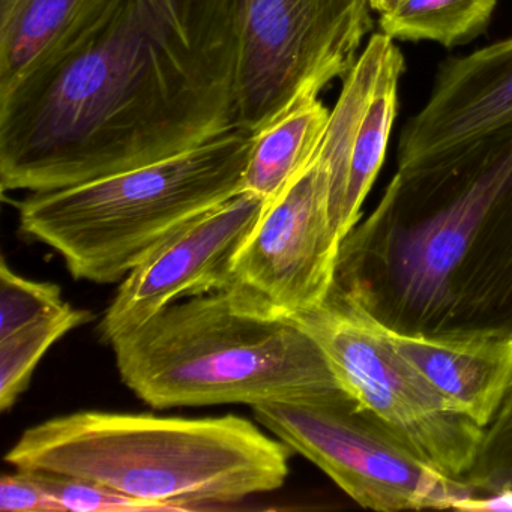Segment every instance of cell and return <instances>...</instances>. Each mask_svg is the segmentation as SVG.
Here are the masks:
<instances>
[{
    "instance_id": "cell-10",
    "label": "cell",
    "mask_w": 512,
    "mask_h": 512,
    "mask_svg": "<svg viewBox=\"0 0 512 512\" xmlns=\"http://www.w3.org/2000/svg\"><path fill=\"white\" fill-rule=\"evenodd\" d=\"M266 206L241 191L164 239L122 280L98 325L100 340L112 343L185 296L223 289Z\"/></svg>"
},
{
    "instance_id": "cell-3",
    "label": "cell",
    "mask_w": 512,
    "mask_h": 512,
    "mask_svg": "<svg viewBox=\"0 0 512 512\" xmlns=\"http://www.w3.org/2000/svg\"><path fill=\"white\" fill-rule=\"evenodd\" d=\"M290 451L235 415L83 410L28 428L5 461L98 482L161 511H188L278 490L289 476Z\"/></svg>"
},
{
    "instance_id": "cell-13",
    "label": "cell",
    "mask_w": 512,
    "mask_h": 512,
    "mask_svg": "<svg viewBox=\"0 0 512 512\" xmlns=\"http://www.w3.org/2000/svg\"><path fill=\"white\" fill-rule=\"evenodd\" d=\"M389 332L403 355L455 410L484 430L512 386V337L431 340Z\"/></svg>"
},
{
    "instance_id": "cell-16",
    "label": "cell",
    "mask_w": 512,
    "mask_h": 512,
    "mask_svg": "<svg viewBox=\"0 0 512 512\" xmlns=\"http://www.w3.org/2000/svg\"><path fill=\"white\" fill-rule=\"evenodd\" d=\"M497 2L499 0H403L394 11L380 16V31L394 41H431L452 49L485 32Z\"/></svg>"
},
{
    "instance_id": "cell-2",
    "label": "cell",
    "mask_w": 512,
    "mask_h": 512,
    "mask_svg": "<svg viewBox=\"0 0 512 512\" xmlns=\"http://www.w3.org/2000/svg\"><path fill=\"white\" fill-rule=\"evenodd\" d=\"M335 284L395 334L512 337V127L398 167Z\"/></svg>"
},
{
    "instance_id": "cell-12",
    "label": "cell",
    "mask_w": 512,
    "mask_h": 512,
    "mask_svg": "<svg viewBox=\"0 0 512 512\" xmlns=\"http://www.w3.org/2000/svg\"><path fill=\"white\" fill-rule=\"evenodd\" d=\"M512 127V37L446 59L398 140V167Z\"/></svg>"
},
{
    "instance_id": "cell-1",
    "label": "cell",
    "mask_w": 512,
    "mask_h": 512,
    "mask_svg": "<svg viewBox=\"0 0 512 512\" xmlns=\"http://www.w3.org/2000/svg\"><path fill=\"white\" fill-rule=\"evenodd\" d=\"M239 0H109L0 97L2 191L43 193L238 130Z\"/></svg>"
},
{
    "instance_id": "cell-23",
    "label": "cell",
    "mask_w": 512,
    "mask_h": 512,
    "mask_svg": "<svg viewBox=\"0 0 512 512\" xmlns=\"http://www.w3.org/2000/svg\"><path fill=\"white\" fill-rule=\"evenodd\" d=\"M367 2L368 5H370L371 11L383 16V14H388L391 13V11H394L395 8L403 2V0H367Z\"/></svg>"
},
{
    "instance_id": "cell-5",
    "label": "cell",
    "mask_w": 512,
    "mask_h": 512,
    "mask_svg": "<svg viewBox=\"0 0 512 512\" xmlns=\"http://www.w3.org/2000/svg\"><path fill=\"white\" fill-rule=\"evenodd\" d=\"M253 133L233 130L197 148L85 184L29 193L20 232L61 254L77 280H124L176 230L242 191Z\"/></svg>"
},
{
    "instance_id": "cell-9",
    "label": "cell",
    "mask_w": 512,
    "mask_h": 512,
    "mask_svg": "<svg viewBox=\"0 0 512 512\" xmlns=\"http://www.w3.org/2000/svg\"><path fill=\"white\" fill-rule=\"evenodd\" d=\"M340 245L329 220L328 178L316 154L266 206L221 292L241 313L293 319L331 292Z\"/></svg>"
},
{
    "instance_id": "cell-8",
    "label": "cell",
    "mask_w": 512,
    "mask_h": 512,
    "mask_svg": "<svg viewBox=\"0 0 512 512\" xmlns=\"http://www.w3.org/2000/svg\"><path fill=\"white\" fill-rule=\"evenodd\" d=\"M373 25L367 0H239L238 130L344 79Z\"/></svg>"
},
{
    "instance_id": "cell-14",
    "label": "cell",
    "mask_w": 512,
    "mask_h": 512,
    "mask_svg": "<svg viewBox=\"0 0 512 512\" xmlns=\"http://www.w3.org/2000/svg\"><path fill=\"white\" fill-rule=\"evenodd\" d=\"M109 0H0V97L52 64Z\"/></svg>"
},
{
    "instance_id": "cell-22",
    "label": "cell",
    "mask_w": 512,
    "mask_h": 512,
    "mask_svg": "<svg viewBox=\"0 0 512 512\" xmlns=\"http://www.w3.org/2000/svg\"><path fill=\"white\" fill-rule=\"evenodd\" d=\"M460 511H512V488L494 496H473Z\"/></svg>"
},
{
    "instance_id": "cell-11",
    "label": "cell",
    "mask_w": 512,
    "mask_h": 512,
    "mask_svg": "<svg viewBox=\"0 0 512 512\" xmlns=\"http://www.w3.org/2000/svg\"><path fill=\"white\" fill-rule=\"evenodd\" d=\"M404 71L394 40L383 32L371 35L329 115L317 158L328 178L329 220L340 242L359 223L385 161Z\"/></svg>"
},
{
    "instance_id": "cell-21",
    "label": "cell",
    "mask_w": 512,
    "mask_h": 512,
    "mask_svg": "<svg viewBox=\"0 0 512 512\" xmlns=\"http://www.w3.org/2000/svg\"><path fill=\"white\" fill-rule=\"evenodd\" d=\"M2 512H65L64 506L41 484L34 472L19 470L0 481Z\"/></svg>"
},
{
    "instance_id": "cell-19",
    "label": "cell",
    "mask_w": 512,
    "mask_h": 512,
    "mask_svg": "<svg viewBox=\"0 0 512 512\" xmlns=\"http://www.w3.org/2000/svg\"><path fill=\"white\" fill-rule=\"evenodd\" d=\"M463 479L478 497L511 490L512 386L493 421L484 428L475 461Z\"/></svg>"
},
{
    "instance_id": "cell-18",
    "label": "cell",
    "mask_w": 512,
    "mask_h": 512,
    "mask_svg": "<svg viewBox=\"0 0 512 512\" xmlns=\"http://www.w3.org/2000/svg\"><path fill=\"white\" fill-rule=\"evenodd\" d=\"M61 287L29 280L0 262V338L67 308Z\"/></svg>"
},
{
    "instance_id": "cell-20",
    "label": "cell",
    "mask_w": 512,
    "mask_h": 512,
    "mask_svg": "<svg viewBox=\"0 0 512 512\" xmlns=\"http://www.w3.org/2000/svg\"><path fill=\"white\" fill-rule=\"evenodd\" d=\"M65 512L161 511L157 505L128 496L98 482L53 473L34 472Z\"/></svg>"
},
{
    "instance_id": "cell-7",
    "label": "cell",
    "mask_w": 512,
    "mask_h": 512,
    "mask_svg": "<svg viewBox=\"0 0 512 512\" xmlns=\"http://www.w3.org/2000/svg\"><path fill=\"white\" fill-rule=\"evenodd\" d=\"M254 418L316 464L350 499L374 511L458 509L475 496L464 479L425 463L346 389L253 407Z\"/></svg>"
},
{
    "instance_id": "cell-6",
    "label": "cell",
    "mask_w": 512,
    "mask_h": 512,
    "mask_svg": "<svg viewBox=\"0 0 512 512\" xmlns=\"http://www.w3.org/2000/svg\"><path fill=\"white\" fill-rule=\"evenodd\" d=\"M319 344L341 386L418 457L463 479L482 430L400 355L388 329L334 283L317 307L293 317Z\"/></svg>"
},
{
    "instance_id": "cell-4",
    "label": "cell",
    "mask_w": 512,
    "mask_h": 512,
    "mask_svg": "<svg viewBox=\"0 0 512 512\" xmlns=\"http://www.w3.org/2000/svg\"><path fill=\"white\" fill-rule=\"evenodd\" d=\"M110 346L124 385L154 409L254 407L344 389L295 320L241 313L221 290L173 302Z\"/></svg>"
},
{
    "instance_id": "cell-17",
    "label": "cell",
    "mask_w": 512,
    "mask_h": 512,
    "mask_svg": "<svg viewBox=\"0 0 512 512\" xmlns=\"http://www.w3.org/2000/svg\"><path fill=\"white\" fill-rule=\"evenodd\" d=\"M92 313L71 307L0 338V410L7 412L26 391L35 368L62 337L91 322Z\"/></svg>"
},
{
    "instance_id": "cell-15",
    "label": "cell",
    "mask_w": 512,
    "mask_h": 512,
    "mask_svg": "<svg viewBox=\"0 0 512 512\" xmlns=\"http://www.w3.org/2000/svg\"><path fill=\"white\" fill-rule=\"evenodd\" d=\"M329 115L319 95H305L253 133L242 191L274 202L316 157Z\"/></svg>"
}]
</instances>
